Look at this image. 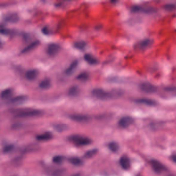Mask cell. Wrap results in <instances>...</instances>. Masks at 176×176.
I'll list each match as a JSON object with an SVG mask.
<instances>
[{"mask_svg":"<svg viewBox=\"0 0 176 176\" xmlns=\"http://www.w3.org/2000/svg\"><path fill=\"white\" fill-rule=\"evenodd\" d=\"M92 95L96 98L106 100L116 98L119 97L121 95L120 91L118 90H114L112 91H107L101 88H95L92 91Z\"/></svg>","mask_w":176,"mask_h":176,"instance_id":"obj_1","label":"cell"},{"mask_svg":"<svg viewBox=\"0 0 176 176\" xmlns=\"http://www.w3.org/2000/svg\"><path fill=\"white\" fill-rule=\"evenodd\" d=\"M43 112L40 110H28L21 111L16 113L15 115L16 117L17 118H27L37 117L42 115Z\"/></svg>","mask_w":176,"mask_h":176,"instance_id":"obj_2","label":"cell"},{"mask_svg":"<svg viewBox=\"0 0 176 176\" xmlns=\"http://www.w3.org/2000/svg\"><path fill=\"white\" fill-rule=\"evenodd\" d=\"M70 140L78 146H85L91 144V140L89 138L79 135L71 136Z\"/></svg>","mask_w":176,"mask_h":176,"instance_id":"obj_3","label":"cell"},{"mask_svg":"<svg viewBox=\"0 0 176 176\" xmlns=\"http://www.w3.org/2000/svg\"><path fill=\"white\" fill-rule=\"evenodd\" d=\"M140 91L147 94H153L157 92V88L155 85L148 82L142 83L140 86Z\"/></svg>","mask_w":176,"mask_h":176,"instance_id":"obj_4","label":"cell"},{"mask_svg":"<svg viewBox=\"0 0 176 176\" xmlns=\"http://www.w3.org/2000/svg\"><path fill=\"white\" fill-rule=\"evenodd\" d=\"M153 40L150 39H145L138 42L135 45V49L139 51H144L149 49L153 44Z\"/></svg>","mask_w":176,"mask_h":176,"instance_id":"obj_5","label":"cell"},{"mask_svg":"<svg viewBox=\"0 0 176 176\" xmlns=\"http://www.w3.org/2000/svg\"><path fill=\"white\" fill-rule=\"evenodd\" d=\"M150 164L153 170L157 174H160L162 172L166 170V167L164 165L156 160H152L150 161Z\"/></svg>","mask_w":176,"mask_h":176,"instance_id":"obj_6","label":"cell"},{"mask_svg":"<svg viewBox=\"0 0 176 176\" xmlns=\"http://www.w3.org/2000/svg\"><path fill=\"white\" fill-rule=\"evenodd\" d=\"M61 50V47L58 44L52 43L48 45L47 48V53L51 56H54L59 53Z\"/></svg>","mask_w":176,"mask_h":176,"instance_id":"obj_7","label":"cell"},{"mask_svg":"<svg viewBox=\"0 0 176 176\" xmlns=\"http://www.w3.org/2000/svg\"><path fill=\"white\" fill-rule=\"evenodd\" d=\"M133 123H134V119L132 117H131L130 116H125L121 118V119L119 120L118 124L119 126H120L122 128H127L132 125Z\"/></svg>","mask_w":176,"mask_h":176,"instance_id":"obj_8","label":"cell"},{"mask_svg":"<svg viewBox=\"0 0 176 176\" xmlns=\"http://www.w3.org/2000/svg\"><path fill=\"white\" fill-rule=\"evenodd\" d=\"M132 11L135 13H151L155 11L153 8L151 7H145L140 6H134L131 8Z\"/></svg>","mask_w":176,"mask_h":176,"instance_id":"obj_9","label":"cell"},{"mask_svg":"<svg viewBox=\"0 0 176 176\" xmlns=\"http://www.w3.org/2000/svg\"><path fill=\"white\" fill-rule=\"evenodd\" d=\"M27 99V97L25 95H19L11 99L10 101V103L13 105H19L22 104L23 103L25 102Z\"/></svg>","mask_w":176,"mask_h":176,"instance_id":"obj_10","label":"cell"},{"mask_svg":"<svg viewBox=\"0 0 176 176\" xmlns=\"http://www.w3.org/2000/svg\"><path fill=\"white\" fill-rule=\"evenodd\" d=\"M4 20L6 22L11 23H15L18 21L19 18L17 13H11L6 14L4 16Z\"/></svg>","mask_w":176,"mask_h":176,"instance_id":"obj_11","label":"cell"},{"mask_svg":"<svg viewBox=\"0 0 176 176\" xmlns=\"http://www.w3.org/2000/svg\"><path fill=\"white\" fill-rule=\"evenodd\" d=\"M70 118L74 120L79 123H85L89 120V117L87 116L81 114H76V115H72L70 116Z\"/></svg>","mask_w":176,"mask_h":176,"instance_id":"obj_12","label":"cell"},{"mask_svg":"<svg viewBox=\"0 0 176 176\" xmlns=\"http://www.w3.org/2000/svg\"><path fill=\"white\" fill-rule=\"evenodd\" d=\"M119 163L121 167L125 170H128L130 167V161L127 156L122 157L120 159Z\"/></svg>","mask_w":176,"mask_h":176,"instance_id":"obj_13","label":"cell"},{"mask_svg":"<svg viewBox=\"0 0 176 176\" xmlns=\"http://www.w3.org/2000/svg\"><path fill=\"white\" fill-rule=\"evenodd\" d=\"M38 70L36 69H30L27 70L25 74V78L30 81H33L36 79L38 76Z\"/></svg>","mask_w":176,"mask_h":176,"instance_id":"obj_14","label":"cell"},{"mask_svg":"<svg viewBox=\"0 0 176 176\" xmlns=\"http://www.w3.org/2000/svg\"><path fill=\"white\" fill-rule=\"evenodd\" d=\"M135 102L140 104H145L149 106H154L157 104V102L154 100L150 99L142 98L137 99Z\"/></svg>","mask_w":176,"mask_h":176,"instance_id":"obj_15","label":"cell"},{"mask_svg":"<svg viewBox=\"0 0 176 176\" xmlns=\"http://www.w3.org/2000/svg\"><path fill=\"white\" fill-rule=\"evenodd\" d=\"M39 42L38 40H35V41L31 42L30 44H29L28 45H27V47L24 48L22 50L21 52V53H27V52H30L31 50L35 49L39 45Z\"/></svg>","mask_w":176,"mask_h":176,"instance_id":"obj_16","label":"cell"},{"mask_svg":"<svg viewBox=\"0 0 176 176\" xmlns=\"http://www.w3.org/2000/svg\"><path fill=\"white\" fill-rule=\"evenodd\" d=\"M78 65V61L77 60H74L71 63L70 66L66 70V74L67 75H71L74 71V70H76Z\"/></svg>","mask_w":176,"mask_h":176,"instance_id":"obj_17","label":"cell"},{"mask_svg":"<svg viewBox=\"0 0 176 176\" xmlns=\"http://www.w3.org/2000/svg\"><path fill=\"white\" fill-rule=\"evenodd\" d=\"M84 59L86 62H87L89 64L96 65L98 62L97 59H96L95 57L90 54H86L84 56Z\"/></svg>","mask_w":176,"mask_h":176,"instance_id":"obj_18","label":"cell"},{"mask_svg":"<svg viewBox=\"0 0 176 176\" xmlns=\"http://www.w3.org/2000/svg\"><path fill=\"white\" fill-rule=\"evenodd\" d=\"M13 94V91L11 88H7L2 91L1 96L3 99H8L11 97Z\"/></svg>","mask_w":176,"mask_h":176,"instance_id":"obj_19","label":"cell"},{"mask_svg":"<svg viewBox=\"0 0 176 176\" xmlns=\"http://www.w3.org/2000/svg\"><path fill=\"white\" fill-rule=\"evenodd\" d=\"M39 86L40 88H41L42 89H49L50 87H51V81L48 79H45L40 82Z\"/></svg>","mask_w":176,"mask_h":176,"instance_id":"obj_20","label":"cell"},{"mask_svg":"<svg viewBox=\"0 0 176 176\" xmlns=\"http://www.w3.org/2000/svg\"><path fill=\"white\" fill-rule=\"evenodd\" d=\"M37 140H51L52 138V134L50 132H45L44 134L39 135L37 136Z\"/></svg>","mask_w":176,"mask_h":176,"instance_id":"obj_21","label":"cell"},{"mask_svg":"<svg viewBox=\"0 0 176 176\" xmlns=\"http://www.w3.org/2000/svg\"><path fill=\"white\" fill-rule=\"evenodd\" d=\"M79 87L77 86H74L71 87L68 91V95L70 96H76L79 95Z\"/></svg>","mask_w":176,"mask_h":176,"instance_id":"obj_22","label":"cell"},{"mask_svg":"<svg viewBox=\"0 0 176 176\" xmlns=\"http://www.w3.org/2000/svg\"><path fill=\"white\" fill-rule=\"evenodd\" d=\"M86 46V44L83 41L76 42L74 44V47L79 50L84 49Z\"/></svg>","mask_w":176,"mask_h":176,"instance_id":"obj_23","label":"cell"},{"mask_svg":"<svg viewBox=\"0 0 176 176\" xmlns=\"http://www.w3.org/2000/svg\"><path fill=\"white\" fill-rule=\"evenodd\" d=\"M108 148L112 152H116L119 149V145L116 142H111L108 145Z\"/></svg>","mask_w":176,"mask_h":176,"instance_id":"obj_24","label":"cell"},{"mask_svg":"<svg viewBox=\"0 0 176 176\" xmlns=\"http://www.w3.org/2000/svg\"><path fill=\"white\" fill-rule=\"evenodd\" d=\"M69 162L72 164L76 165V166H79V165L82 164V162L81 160L78 157H71L69 159Z\"/></svg>","mask_w":176,"mask_h":176,"instance_id":"obj_25","label":"cell"},{"mask_svg":"<svg viewBox=\"0 0 176 176\" xmlns=\"http://www.w3.org/2000/svg\"><path fill=\"white\" fill-rule=\"evenodd\" d=\"M88 78H89L88 74L85 72H82L81 74H79L76 77L77 79L82 81H86L87 79H88Z\"/></svg>","mask_w":176,"mask_h":176,"instance_id":"obj_26","label":"cell"},{"mask_svg":"<svg viewBox=\"0 0 176 176\" xmlns=\"http://www.w3.org/2000/svg\"><path fill=\"white\" fill-rule=\"evenodd\" d=\"M68 126L64 124H59V125H55L54 126V129L58 132H62L66 130Z\"/></svg>","mask_w":176,"mask_h":176,"instance_id":"obj_27","label":"cell"},{"mask_svg":"<svg viewBox=\"0 0 176 176\" xmlns=\"http://www.w3.org/2000/svg\"><path fill=\"white\" fill-rule=\"evenodd\" d=\"M98 150L94 149L88 151H87L86 153H85L84 157L86 158H90V157H93L95 154H96L97 153Z\"/></svg>","mask_w":176,"mask_h":176,"instance_id":"obj_28","label":"cell"},{"mask_svg":"<svg viewBox=\"0 0 176 176\" xmlns=\"http://www.w3.org/2000/svg\"><path fill=\"white\" fill-rule=\"evenodd\" d=\"M53 161L55 163H60L62 161V157L61 156H56L53 157Z\"/></svg>","mask_w":176,"mask_h":176,"instance_id":"obj_29","label":"cell"},{"mask_svg":"<svg viewBox=\"0 0 176 176\" xmlns=\"http://www.w3.org/2000/svg\"><path fill=\"white\" fill-rule=\"evenodd\" d=\"M42 32L45 35L49 34V28H48L47 27H42Z\"/></svg>","mask_w":176,"mask_h":176,"instance_id":"obj_30","label":"cell"},{"mask_svg":"<svg viewBox=\"0 0 176 176\" xmlns=\"http://www.w3.org/2000/svg\"><path fill=\"white\" fill-rule=\"evenodd\" d=\"M13 146H12V145H10V146H6L4 148V150H3V151H4V152H8L10 151V150L13 149Z\"/></svg>","mask_w":176,"mask_h":176,"instance_id":"obj_31","label":"cell"},{"mask_svg":"<svg viewBox=\"0 0 176 176\" xmlns=\"http://www.w3.org/2000/svg\"><path fill=\"white\" fill-rule=\"evenodd\" d=\"M1 33L3 34H9V32H10V30H9L8 29V28H1Z\"/></svg>","mask_w":176,"mask_h":176,"instance_id":"obj_32","label":"cell"},{"mask_svg":"<svg viewBox=\"0 0 176 176\" xmlns=\"http://www.w3.org/2000/svg\"><path fill=\"white\" fill-rule=\"evenodd\" d=\"M165 8L167 10H172L175 8V6L173 5V4H171V5L168 4V5H167L166 6H165Z\"/></svg>","mask_w":176,"mask_h":176,"instance_id":"obj_33","label":"cell"},{"mask_svg":"<svg viewBox=\"0 0 176 176\" xmlns=\"http://www.w3.org/2000/svg\"><path fill=\"white\" fill-rule=\"evenodd\" d=\"M172 160L175 163H176V154L172 155Z\"/></svg>","mask_w":176,"mask_h":176,"instance_id":"obj_34","label":"cell"}]
</instances>
